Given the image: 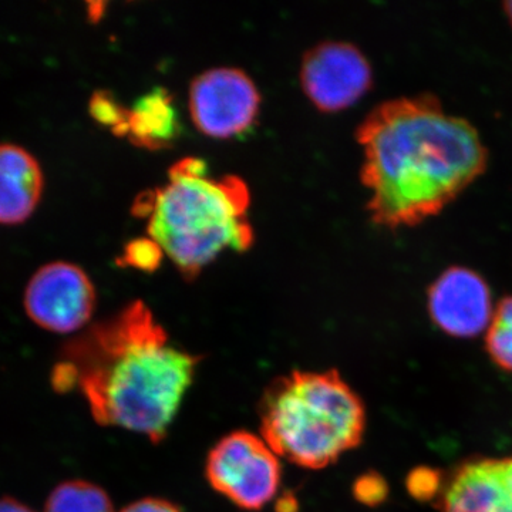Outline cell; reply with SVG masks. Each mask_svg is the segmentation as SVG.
I'll list each match as a JSON object with an SVG mask.
<instances>
[{
  "label": "cell",
  "mask_w": 512,
  "mask_h": 512,
  "mask_svg": "<svg viewBox=\"0 0 512 512\" xmlns=\"http://www.w3.org/2000/svg\"><path fill=\"white\" fill-rule=\"evenodd\" d=\"M45 188L37 158L25 147L0 143V225H18L32 217Z\"/></svg>",
  "instance_id": "11"
},
{
  "label": "cell",
  "mask_w": 512,
  "mask_h": 512,
  "mask_svg": "<svg viewBox=\"0 0 512 512\" xmlns=\"http://www.w3.org/2000/svg\"><path fill=\"white\" fill-rule=\"evenodd\" d=\"M121 512H181V510L170 501L160 500V498H146V500L136 501V503L128 505Z\"/></svg>",
  "instance_id": "19"
},
{
  "label": "cell",
  "mask_w": 512,
  "mask_h": 512,
  "mask_svg": "<svg viewBox=\"0 0 512 512\" xmlns=\"http://www.w3.org/2000/svg\"><path fill=\"white\" fill-rule=\"evenodd\" d=\"M177 127L173 100L165 90L147 94L127 111L126 136L140 147L165 146L177 134Z\"/></svg>",
  "instance_id": "12"
},
{
  "label": "cell",
  "mask_w": 512,
  "mask_h": 512,
  "mask_svg": "<svg viewBox=\"0 0 512 512\" xmlns=\"http://www.w3.org/2000/svg\"><path fill=\"white\" fill-rule=\"evenodd\" d=\"M45 512H114L103 488L83 480L64 481L49 494Z\"/></svg>",
  "instance_id": "13"
},
{
  "label": "cell",
  "mask_w": 512,
  "mask_h": 512,
  "mask_svg": "<svg viewBox=\"0 0 512 512\" xmlns=\"http://www.w3.org/2000/svg\"><path fill=\"white\" fill-rule=\"evenodd\" d=\"M367 212L379 227H414L440 214L487 168L476 127L433 94L384 101L356 131Z\"/></svg>",
  "instance_id": "1"
},
{
  "label": "cell",
  "mask_w": 512,
  "mask_h": 512,
  "mask_svg": "<svg viewBox=\"0 0 512 512\" xmlns=\"http://www.w3.org/2000/svg\"><path fill=\"white\" fill-rule=\"evenodd\" d=\"M92 279L72 262L55 261L40 266L30 276L23 308L40 329L69 335L83 329L96 311Z\"/></svg>",
  "instance_id": "6"
},
{
  "label": "cell",
  "mask_w": 512,
  "mask_h": 512,
  "mask_svg": "<svg viewBox=\"0 0 512 512\" xmlns=\"http://www.w3.org/2000/svg\"><path fill=\"white\" fill-rule=\"evenodd\" d=\"M208 483L239 508L258 511L274 500L281 464L262 437L234 431L218 441L205 463Z\"/></svg>",
  "instance_id": "5"
},
{
  "label": "cell",
  "mask_w": 512,
  "mask_h": 512,
  "mask_svg": "<svg viewBox=\"0 0 512 512\" xmlns=\"http://www.w3.org/2000/svg\"><path fill=\"white\" fill-rule=\"evenodd\" d=\"M161 248L158 247L153 239H137V241L130 242L127 245L126 252H124V261L127 265L134 266L143 271H154L160 264Z\"/></svg>",
  "instance_id": "17"
},
{
  "label": "cell",
  "mask_w": 512,
  "mask_h": 512,
  "mask_svg": "<svg viewBox=\"0 0 512 512\" xmlns=\"http://www.w3.org/2000/svg\"><path fill=\"white\" fill-rule=\"evenodd\" d=\"M504 12L505 15H507V18L510 19L512 25V0H510V2L504 3Z\"/></svg>",
  "instance_id": "21"
},
{
  "label": "cell",
  "mask_w": 512,
  "mask_h": 512,
  "mask_svg": "<svg viewBox=\"0 0 512 512\" xmlns=\"http://www.w3.org/2000/svg\"><path fill=\"white\" fill-rule=\"evenodd\" d=\"M485 349L495 366L512 373V295L501 299L495 308L485 335Z\"/></svg>",
  "instance_id": "14"
},
{
  "label": "cell",
  "mask_w": 512,
  "mask_h": 512,
  "mask_svg": "<svg viewBox=\"0 0 512 512\" xmlns=\"http://www.w3.org/2000/svg\"><path fill=\"white\" fill-rule=\"evenodd\" d=\"M446 473L437 468L419 467L414 468L407 478V490L410 495L421 503L436 501L443 487Z\"/></svg>",
  "instance_id": "15"
},
{
  "label": "cell",
  "mask_w": 512,
  "mask_h": 512,
  "mask_svg": "<svg viewBox=\"0 0 512 512\" xmlns=\"http://www.w3.org/2000/svg\"><path fill=\"white\" fill-rule=\"evenodd\" d=\"M247 184L235 175L214 178L198 158L171 167L168 183L137 202L150 238L187 278L200 274L227 249L247 251L254 241Z\"/></svg>",
  "instance_id": "3"
},
{
  "label": "cell",
  "mask_w": 512,
  "mask_h": 512,
  "mask_svg": "<svg viewBox=\"0 0 512 512\" xmlns=\"http://www.w3.org/2000/svg\"><path fill=\"white\" fill-rule=\"evenodd\" d=\"M303 92L323 113H336L357 103L373 83L372 66L359 47L323 42L302 60Z\"/></svg>",
  "instance_id": "8"
},
{
  "label": "cell",
  "mask_w": 512,
  "mask_h": 512,
  "mask_svg": "<svg viewBox=\"0 0 512 512\" xmlns=\"http://www.w3.org/2000/svg\"><path fill=\"white\" fill-rule=\"evenodd\" d=\"M440 512H512V454L471 457L444 476Z\"/></svg>",
  "instance_id": "10"
},
{
  "label": "cell",
  "mask_w": 512,
  "mask_h": 512,
  "mask_svg": "<svg viewBox=\"0 0 512 512\" xmlns=\"http://www.w3.org/2000/svg\"><path fill=\"white\" fill-rule=\"evenodd\" d=\"M353 495L360 503L376 507L387 500L389 495V485L380 474L375 471L366 473L365 476L359 477L353 485Z\"/></svg>",
  "instance_id": "18"
},
{
  "label": "cell",
  "mask_w": 512,
  "mask_h": 512,
  "mask_svg": "<svg viewBox=\"0 0 512 512\" xmlns=\"http://www.w3.org/2000/svg\"><path fill=\"white\" fill-rule=\"evenodd\" d=\"M188 106L191 119L202 134L231 138L254 124L261 96L247 73L234 67H218L195 77Z\"/></svg>",
  "instance_id": "7"
},
{
  "label": "cell",
  "mask_w": 512,
  "mask_h": 512,
  "mask_svg": "<svg viewBox=\"0 0 512 512\" xmlns=\"http://www.w3.org/2000/svg\"><path fill=\"white\" fill-rule=\"evenodd\" d=\"M90 113L104 126H109L117 134H126L127 111L114 103L107 93H96L90 100Z\"/></svg>",
  "instance_id": "16"
},
{
  "label": "cell",
  "mask_w": 512,
  "mask_h": 512,
  "mask_svg": "<svg viewBox=\"0 0 512 512\" xmlns=\"http://www.w3.org/2000/svg\"><path fill=\"white\" fill-rule=\"evenodd\" d=\"M261 437L276 456L320 470L362 443L365 404L336 370L276 377L259 402Z\"/></svg>",
  "instance_id": "4"
},
{
  "label": "cell",
  "mask_w": 512,
  "mask_h": 512,
  "mask_svg": "<svg viewBox=\"0 0 512 512\" xmlns=\"http://www.w3.org/2000/svg\"><path fill=\"white\" fill-rule=\"evenodd\" d=\"M427 311L434 325L458 339L476 338L493 319L487 281L464 266H450L427 291Z\"/></svg>",
  "instance_id": "9"
},
{
  "label": "cell",
  "mask_w": 512,
  "mask_h": 512,
  "mask_svg": "<svg viewBox=\"0 0 512 512\" xmlns=\"http://www.w3.org/2000/svg\"><path fill=\"white\" fill-rule=\"evenodd\" d=\"M0 512H36L30 508L28 504L18 500V498L10 497V495H2L0 497Z\"/></svg>",
  "instance_id": "20"
},
{
  "label": "cell",
  "mask_w": 512,
  "mask_h": 512,
  "mask_svg": "<svg viewBox=\"0 0 512 512\" xmlns=\"http://www.w3.org/2000/svg\"><path fill=\"white\" fill-rule=\"evenodd\" d=\"M62 359L76 370L97 423L160 443L201 357L173 345L150 308L136 301L67 343Z\"/></svg>",
  "instance_id": "2"
}]
</instances>
